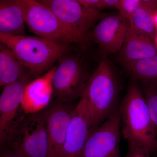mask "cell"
<instances>
[{"mask_svg": "<svg viewBox=\"0 0 157 157\" xmlns=\"http://www.w3.org/2000/svg\"><path fill=\"white\" fill-rule=\"evenodd\" d=\"M122 132L128 144L154 152L157 135L148 106L137 80L133 78L119 109Z\"/></svg>", "mask_w": 157, "mask_h": 157, "instance_id": "6da1fadb", "label": "cell"}, {"mask_svg": "<svg viewBox=\"0 0 157 157\" xmlns=\"http://www.w3.org/2000/svg\"><path fill=\"white\" fill-rule=\"evenodd\" d=\"M1 43L11 49L34 78L53 67L56 62L73 50L70 44L56 43L38 36L0 33Z\"/></svg>", "mask_w": 157, "mask_h": 157, "instance_id": "7a4b0ae2", "label": "cell"}, {"mask_svg": "<svg viewBox=\"0 0 157 157\" xmlns=\"http://www.w3.org/2000/svg\"><path fill=\"white\" fill-rule=\"evenodd\" d=\"M119 87L110 63L103 58L89 79L83 94L96 129L118 109Z\"/></svg>", "mask_w": 157, "mask_h": 157, "instance_id": "3957f363", "label": "cell"}, {"mask_svg": "<svg viewBox=\"0 0 157 157\" xmlns=\"http://www.w3.org/2000/svg\"><path fill=\"white\" fill-rule=\"evenodd\" d=\"M45 109L29 114L21 111L9 129L3 145L22 157H47Z\"/></svg>", "mask_w": 157, "mask_h": 157, "instance_id": "277c9868", "label": "cell"}, {"mask_svg": "<svg viewBox=\"0 0 157 157\" xmlns=\"http://www.w3.org/2000/svg\"><path fill=\"white\" fill-rule=\"evenodd\" d=\"M26 24L37 36L56 43H76L84 47L88 39L63 22L47 6L39 1L17 0Z\"/></svg>", "mask_w": 157, "mask_h": 157, "instance_id": "5b68a950", "label": "cell"}, {"mask_svg": "<svg viewBox=\"0 0 157 157\" xmlns=\"http://www.w3.org/2000/svg\"><path fill=\"white\" fill-rule=\"evenodd\" d=\"M58 61L52 78L53 94L57 100L71 103L81 98L90 76L78 55L69 52Z\"/></svg>", "mask_w": 157, "mask_h": 157, "instance_id": "8992f818", "label": "cell"}, {"mask_svg": "<svg viewBox=\"0 0 157 157\" xmlns=\"http://www.w3.org/2000/svg\"><path fill=\"white\" fill-rule=\"evenodd\" d=\"M63 22L81 36L90 39L91 30L96 23L110 14L88 9L78 0H40Z\"/></svg>", "mask_w": 157, "mask_h": 157, "instance_id": "52a82bcc", "label": "cell"}, {"mask_svg": "<svg viewBox=\"0 0 157 157\" xmlns=\"http://www.w3.org/2000/svg\"><path fill=\"white\" fill-rule=\"evenodd\" d=\"M121 121L119 109L92 132L80 157H121Z\"/></svg>", "mask_w": 157, "mask_h": 157, "instance_id": "ba28073f", "label": "cell"}, {"mask_svg": "<svg viewBox=\"0 0 157 157\" xmlns=\"http://www.w3.org/2000/svg\"><path fill=\"white\" fill-rule=\"evenodd\" d=\"M71 104L57 99L45 109L47 157H61L68 127L75 107Z\"/></svg>", "mask_w": 157, "mask_h": 157, "instance_id": "9c48e42d", "label": "cell"}, {"mask_svg": "<svg viewBox=\"0 0 157 157\" xmlns=\"http://www.w3.org/2000/svg\"><path fill=\"white\" fill-rule=\"evenodd\" d=\"M94 129L86 102L82 96L70 120L61 157H80L88 138Z\"/></svg>", "mask_w": 157, "mask_h": 157, "instance_id": "30bf717a", "label": "cell"}, {"mask_svg": "<svg viewBox=\"0 0 157 157\" xmlns=\"http://www.w3.org/2000/svg\"><path fill=\"white\" fill-rule=\"evenodd\" d=\"M131 29L129 20L111 14L99 21L90 33L104 55L119 52Z\"/></svg>", "mask_w": 157, "mask_h": 157, "instance_id": "8fae6325", "label": "cell"}, {"mask_svg": "<svg viewBox=\"0 0 157 157\" xmlns=\"http://www.w3.org/2000/svg\"><path fill=\"white\" fill-rule=\"evenodd\" d=\"M34 78L30 72L4 86L0 96V141L3 145L9 129L18 117L26 86Z\"/></svg>", "mask_w": 157, "mask_h": 157, "instance_id": "7c38bea8", "label": "cell"}, {"mask_svg": "<svg viewBox=\"0 0 157 157\" xmlns=\"http://www.w3.org/2000/svg\"><path fill=\"white\" fill-rule=\"evenodd\" d=\"M56 68V66H54L26 86L21 104V110L23 113L40 112L49 106L53 94L52 78Z\"/></svg>", "mask_w": 157, "mask_h": 157, "instance_id": "4fadbf2b", "label": "cell"}, {"mask_svg": "<svg viewBox=\"0 0 157 157\" xmlns=\"http://www.w3.org/2000/svg\"><path fill=\"white\" fill-rule=\"evenodd\" d=\"M153 39L130 29L126 39L119 52L118 60L128 69L136 62L157 54Z\"/></svg>", "mask_w": 157, "mask_h": 157, "instance_id": "5bb4252c", "label": "cell"}, {"mask_svg": "<svg viewBox=\"0 0 157 157\" xmlns=\"http://www.w3.org/2000/svg\"><path fill=\"white\" fill-rule=\"evenodd\" d=\"M25 24L23 12L17 0H1V33L25 36Z\"/></svg>", "mask_w": 157, "mask_h": 157, "instance_id": "9a60e30c", "label": "cell"}, {"mask_svg": "<svg viewBox=\"0 0 157 157\" xmlns=\"http://www.w3.org/2000/svg\"><path fill=\"white\" fill-rule=\"evenodd\" d=\"M29 71L6 45L0 46V86H6L17 81Z\"/></svg>", "mask_w": 157, "mask_h": 157, "instance_id": "2e32d148", "label": "cell"}, {"mask_svg": "<svg viewBox=\"0 0 157 157\" xmlns=\"http://www.w3.org/2000/svg\"><path fill=\"white\" fill-rule=\"evenodd\" d=\"M157 11V1L150 5L137 9L129 19L131 29L152 39H155L157 30L154 15Z\"/></svg>", "mask_w": 157, "mask_h": 157, "instance_id": "e0dca14e", "label": "cell"}, {"mask_svg": "<svg viewBox=\"0 0 157 157\" xmlns=\"http://www.w3.org/2000/svg\"><path fill=\"white\" fill-rule=\"evenodd\" d=\"M128 69L133 78L145 86L157 88V54L136 62Z\"/></svg>", "mask_w": 157, "mask_h": 157, "instance_id": "ac0fdd59", "label": "cell"}, {"mask_svg": "<svg viewBox=\"0 0 157 157\" xmlns=\"http://www.w3.org/2000/svg\"><path fill=\"white\" fill-rule=\"evenodd\" d=\"M153 2L154 0H119L117 9L122 17L129 20L137 9L150 5Z\"/></svg>", "mask_w": 157, "mask_h": 157, "instance_id": "d6986e66", "label": "cell"}, {"mask_svg": "<svg viewBox=\"0 0 157 157\" xmlns=\"http://www.w3.org/2000/svg\"><path fill=\"white\" fill-rule=\"evenodd\" d=\"M143 93L157 135V88L145 86Z\"/></svg>", "mask_w": 157, "mask_h": 157, "instance_id": "ffe728a7", "label": "cell"}, {"mask_svg": "<svg viewBox=\"0 0 157 157\" xmlns=\"http://www.w3.org/2000/svg\"><path fill=\"white\" fill-rule=\"evenodd\" d=\"M128 149L126 157H151V152L146 149L128 144Z\"/></svg>", "mask_w": 157, "mask_h": 157, "instance_id": "44dd1931", "label": "cell"}, {"mask_svg": "<svg viewBox=\"0 0 157 157\" xmlns=\"http://www.w3.org/2000/svg\"><path fill=\"white\" fill-rule=\"evenodd\" d=\"M78 1L86 8L100 11L101 0H78Z\"/></svg>", "mask_w": 157, "mask_h": 157, "instance_id": "7402d4cb", "label": "cell"}, {"mask_svg": "<svg viewBox=\"0 0 157 157\" xmlns=\"http://www.w3.org/2000/svg\"><path fill=\"white\" fill-rule=\"evenodd\" d=\"M119 0H101L100 10L117 9Z\"/></svg>", "mask_w": 157, "mask_h": 157, "instance_id": "603a6c76", "label": "cell"}, {"mask_svg": "<svg viewBox=\"0 0 157 157\" xmlns=\"http://www.w3.org/2000/svg\"><path fill=\"white\" fill-rule=\"evenodd\" d=\"M1 157H22L17 155L8 148L3 149L1 153Z\"/></svg>", "mask_w": 157, "mask_h": 157, "instance_id": "cb8c5ba5", "label": "cell"}, {"mask_svg": "<svg viewBox=\"0 0 157 157\" xmlns=\"http://www.w3.org/2000/svg\"><path fill=\"white\" fill-rule=\"evenodd\" d=\"M154 19L155 26L157 30V11H155L154 15Z\"/></svg>", "mask_w": 157, "mask_h": 157, "instance_id": "d4e9b609", "label": "cell"}, {"mask_svg": "<svg viewBox=\"0 0 157 157\" xmlns=\"http://www.w3.org/2000/svg\"><path fill=\"white\" fill-rule=\"evenodd\" d=\"M154 40L155 45L156 47L157 48V32L155 36Z\"/></svg>", "mask_w": 157, "mask_h": 157, "instance_id": "484cf974", "label": "cell"}]
</instances>
